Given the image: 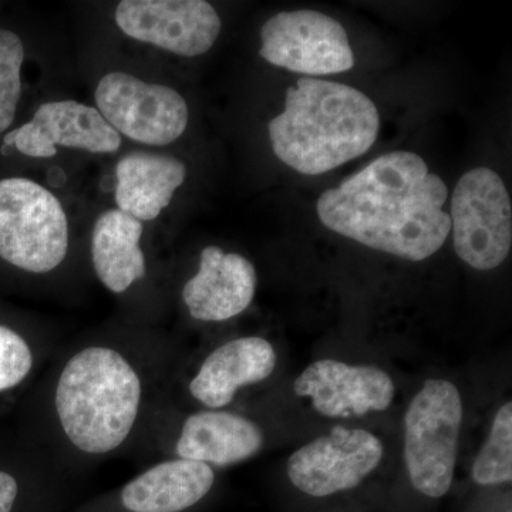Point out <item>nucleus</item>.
<instances>
[{
  "mask_svg": "<svg viewBox=\"0 0 512 512\" xmlns=\"http://www.w3.org/2000/svg\"><path fill=\"white\" fill-rule=\"evenodd\" d=\"M447 198L446 184L423 158L393 151L323 192L316 210L330 231L419 262L436 254L450 234Z\"/></svg>",
  "mask_w": 512,
  "mask_h": 512,
  "instance_id": "nucleus-1",
  "label": "nucleus"
},
{
  "mask_svg": "<svg viewBox=\"0 0 512 512\" xmlns=\"http://www.w3.org/2000/svg\"><path fill=\"white\" fill-rule=\"evenodd\" d=\"M379 128V111L366 94L302 77L286 90L284 113L269 123V138L279 160L298 173L320 175L363 156Z\"/></svg>",
  "mask_w": 512,
  "mask_h": 512,
  "instance_id": "nucleus-2",
  "label": "nucleus"
},
{
  "mask_svg": "<svg viewBox=\"0 0 512 512\" xmlns=\"http://www.w3.org/2000/svg\"><path fill=\"white\" fill-rule=\"evenodd\" d=\"M144 402L140 370L121 350H77L57 377L53 407L64 439L90 457L107 456L128 440Z\"/></svg>",
  "mask_w": 512,
  "mask_h": 512,
  "instance_id": "nucleus-3",
  "label": "nucleus"
},
{
  "mask_svg": "<svg viewBox=\"0 0 512 512\" xmlns=\"http://www.w3.org/2000/svg\"><path fill=\"white\" fill-rule=\"evenodd\" d=\"M463 402L448 380L430 379L404 416V461L413 487L430 498L448 493L458 456Z\"/></svg>",
  "mask_w": 512,
  "mask_h": 512,
  "instance_id": "nucleus-4",
  "label": "nucleus"
},
{
  "mask_svg": "<svg viewBox=\"0 0 512 512\" xmlns=\"http://www.w3.org/2000/svg\"><path fill=\"white\" fill-rule=\"evenodd\" d=\"M67 251L69 222L55 195L28 178L0 180V258L30 274H47Z\"/></svg>",
  "mask_w": 512,
  "mask_h": 512,
  "instance_id": "nucleus-5",
  "label": "nucleus"
},
{
  "mask_svg": "<svg viewBox=\"0 0 512 512\" xmlns=\"http://www.w3.org/2000/svg\"><path fill=\"white\" fill-rule=\"evenodd\" d=\"M451 228L458 258L478 271L497 268L510 254V194L491 168L468 171L451 197Z\"/></svg>",
  "mask_w": 512,
  "mask_h": 512,
  "instance_id": "nucleus-6",
  "label": "nucleus"
},
{
  "mask_svg": "<svg viewBox=\"0 0 512 512\" xmlns=\"http://www.w3.org/2000/svg\"><path fill=\"white\" fill-rule=\"evenodd\" d=\"M96 104L117 133L147 146L174 143L188 126V106L180 93L133 74H106L97 86Z\"/></svg>",
  "mask_w": 512,
  "mask_h": 512,
  "instance_id": "nucleus-7",
  "label": "nucleus"
},
{
  "mask_svg": "<svg viewBox=\"0 0 512 512\" xmlns=\"http://www.w3.org/2000/svg\"><path fill=\"white\" fill-rule=\"evenodd\" d=\"M261 39L266 62L291 72L322 76L348 72L355 64L345 28L315 10L278 13L262 26Z\"/></svg>",
  "mask_w": 512,
  "mask_h": 512,
  "instance_id": "nucleus-8",
  "label": "nucleus"
},
{
  "mask_svg": "<svg viewBox=\"0 0 512 512\" xmlns=\"http://www.w3.org/2000/svg\"><path fill=\"white\" fill-rule=\"evenodd\" d=\"M383 456L375 434L339 426L296 450L288 460V477L302 493L328 497L363 483Z\"/></svg>",
  "mask_w": 512,
  "mask_h": 512,
  "instance_id": "nucleus-9",
  "label": "nucleus"
},
{
  "mask_svg": "<svg viewBox=\"0 0 512 512\" xmlns=\"http://www.w3.org/2000/svg\"><path fill=\"white\" fill-rule=\"evenodd\" d=\"M116 23L131 39L185 57L207 53L221 32L217 10L204 0H123Z\"/></svg>",
  "mask_w": 512,
  "mask_h": 512,
  "instance_id": "nucleus-10",
  "label": "nucleus"
},
{
  "mask_svg": "<svg viewBox=\"0 0 512 512\" xmlns=\"http://www.w3.org/2000/svg\"><path fill=\"white\" fill-rule=\"evenodd\" d=\"M56 146L114 153L121 136L94 107L73 100L50 101L36 110L29 123L6 134L0 151L8 156L16 147L28 157L50 158L56 156Z\"/></svg>",
  "mask_w": 512,
  "mask_h": 512,
  "instance_id": "nucleus-11",
  "label": "nucleus"
},
{
  "mask_svg": "<svg viewBox=\"0 0 512 512\" xmlns=\"http://www.w3.org/2000/svg\"><path fill=\"white\" fill-rule=\"evenodd\" d=\"M293 392L311 400L322 416L349 419L389 409L396 390L392 377L379 367L322 359L303 370Z\"/></svg>",
  "mask_w": 512,
  "mask_h": 512,
  "instance_id": "nucleus-12",
  "label": "nucleus"
},
{
  "mask_svg": "<svg viewBox=\"0 0 512 512\" xmlns=\"http://www.w3.org/2000/svg\"><path fill=\"white\" fill-rule=\"evenodd\" d=\"M255 292V266L245 256L207 247L197 275L184 285L183 299L192 318L225 322L247 311Z\"/></svg>",
  "mask_w": 512,
  "mask_h": 512,
  "instance_id": "nucleus-13",
  "label": "nucleus"
},
{
  "mask_svg": "<svg viewBox=\"0 0 512 512\" xmlns=\"http://www.w3.org/2000/svg\"><path fill=\"white\" fill-rule=\"evenodd\" d=\"M276 362L278 356L268 340L259 336L232 339L205 357L188 390L207 409H224L239 390L271 377Z\"/></svg>",
  "mask_w": 512,
  "mask_h": 512,
  "instance_id": "nucleus-14",
  "label": "nucleus"
},
{
  "mask_svg": "<svg viewBox=\"0 0 512 512\" xmlns=\"http://www.w3.org/2000/svg\"><path fill=\"white\" fill-rule=\"evenodd\" d=\"M262 446L264 434L254 421L224 409H205L185 419L175 457L229 467L254 457Z\"/></svg>",
  "mask_w": 512,
  "mask_h": 512,
  "instance_id": "nucleus-15",
  "label": "nucleus"
},
{
  "mask_svg": "<svg viewBox=\"0 0 512 512\" xmlns=\"http://www.w3.org/2000/svg\"><path fill=\"white\" fill-rule=\"evenodd\" d=\"M214 481V468L175 457L124 485L121 504L130 512H181L200 503Z\"/></svg>",
  "mask_w": 512,
  "mask_h": 512,
  "instance_id": "nucleus-16",
  "label": "nucleus"
},
{
  "mask_svg": "<svg viewBox=\"0 0 512 512\" xmlns=\"http://www.w3.org/2000/svg\"><path fill=\"white\" fill-rule=\"evenodd\" d=\"M185 177L187 167L177 158L147 151L127 154L116 167L117 207L140 222L156 220Z\"/></svg>",
  "mask_w": 512,
  "mask_h": 512,
  "instance_id": "nucleus-17",
  "label": "nucleus"
},
{
  "mask_svg": "<svg viewBox=\"0 0 512 512\" xmlns=\"http://www.w3.org/2000/svg\"><path fill=\"white\" fill-rule=\"evenodd\" d=\"M143 224L120 210L103 212L94 224V272L110 292L123 293L146 276V258L140 248Z\"/></svg>",
  "mask_w": 512,
  "mask_h": 512,
  "instance_id": "nucleus-18",
  "label": "nucleus"
},
{
  "mask_svg": "<svg viewBox=\"0 0 512 512\" xmlns=\"http://www.w3.org/2000/svg\"><path fill=\"white\" fill-rule=\"evenodd\" d=\"M473 480L478 485L511 483L512 480V404L500 407L490 436L474 461Z\"/></svg>",
  "mask_w": 512,
  "mask_h": 512,
  "instance_id": "nucleus-19",
  "label": "nucleus"
},
{
  "mask_svg": "<svg viewBox=\"0 0 512 512\" xmlns=\"http://www.w3.org/2000/svg\"><path fill=\"white\" fill-rule=\"evenodd\" d=\"M25 62V47L15 32L0 29V133L8 130L15 120L22 79L20 70Z\"/></svg>",
  "mask_w": 512,
  "mask_h": 512,
  "instance_id": "nucleus-20",
  "label": "nucleus"
},
{
  "mask_svg": "<svg viewBox=\"0 0 512 512\" xmlns=\"http://www.w3.org/2000/svg\"><path fill=\"white\" fill-rule=\"evenodd\" d=\"M35 356L23 336L0 325V392L19 386L32 372Z\"/></svg>",
  "mask_w": 512,
  "mask_h": 512,
  "instance_id": "nucleus-21",
  "label": "nucleus"
},
{
  "mask_svg": "<svg viewBox=\"0 0 512 512\" xmlns=\"http://www.w3.org/2000/svg\"><path fill=\"white\" fill-rule=\"evenodd\" d=\"M18 490L15 477L5 471H0V512H12L16 497H18Z\"/></svg>",
  "mask_w": 512,
  "mask_h": 512,
  "instance_id": "nucleus-22",
  "label": "nucleus"
}]
</instances>
